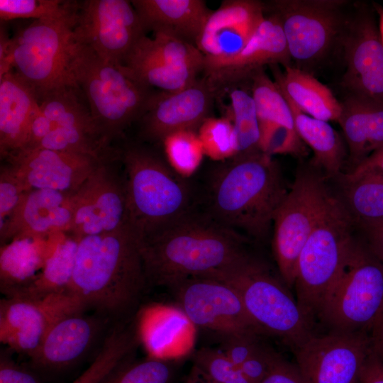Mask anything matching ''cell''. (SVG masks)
<instances>
[{
    "instance_id": "d4e9b609",
    "label": "cell",
    "mask_w": 383,
    "mask_h": 383,
    "mask_svg": "<svg viewBox=\"0 0 383 383\" xmlns=\"http://www.w3.org/2000/svg\"><path fill=\"white\" fill-rule=\"evenodd\" d=\"M65 233L23 236L1 245L0 290L4 297L16 296L34 282Z\"/></svg>"
},
{
    "instance_id": "603a6c76",
    "label": "cell",
    "mask_w": 383,
    "mask_h": 383,
    "mask_svg": "<svg viewBox=\"0 0 383 383\" xmlns=\"http://www.w3.org/2000/svg\"><path fill=\"white\" fill-rule=\"evenodd\" d=\"M264 18L262 1H223L209 16L196 43L204 62L226 59L238 53Z\"/></svg>"
},
{
    "instance_id": "ee69618b",
    "label": "cell",
    "mask_w": 383,
    "mask_h": 383,
    "mask_svg": "<svg viewBox=\"0 0 383 383\" xmlns=\"http://www.w3.org/2000/svg\"><path fill=\"white\" fill-rule=\"evenodd\" d=\"M193 366L217 383H250L240 367L220 349L198 350L193 355Z\"/></svg>"
},
{
    "instance_id": "52a82bcc",
    "label": "cell",
    "mask_w": 383,
    "mask_h": 383,
    "mask_svg": "<svg viewBox=\"0 0 383 383\" xmlns=\"http://www.w3.org/2000/svg\"><path fill=\"white\" fill-rule=\"evenodd\" d=\"M72 72L96 126L110 142L139 121L154 93L123 65L102 60L80 43Z\"/></svg>"
},
{
    "instance_id": "816d5d0a",
    "label": "cell",
    "mask_w": 383,
    "mask_h": 383,
    "mask_svg": "<svg viewBox=\"0 0 383 383\" xmlns=\"http://www.w3.org/2000/svg\"><path fill=\"white\" fill-rule=\"evenodd\" d=\"M372 353L383 362V305L368 332Z\"/></svg>"
},
{
    "instance_id": "d590c367",
    "label": "cell",
    "mask_w": 383,
    "mask_h": 383,
    "mask_svg": "<svg viewBox=\"0 0 383 383\" xmlns=\"http://www.w3.org/2000/svg\"><path fill=\"white\" fill-rule=\"evenodd\" d=\"M229 106L226 117L233 123L237 142L236 155L261 151L260 149V123L251 91L241 86L227 91ZM235 157V156H234Z\"/></svg>"
},
{
    "instance_id": "d6a6232c",
    "label": "cell",
    "mask_w": 383,
    "mask_h": 383,
    "mask_svg": "<svg viewBox=\"0 0 383 383\" xmlns=\"http://www.w3.org/2000/svg\"><path fill=\"white\" fill-rule=\"evenodd\" d=\"M127 60L155 61L172 65L194 66L203 70L204 57L194 45L172 35L154 33L152 38L144 35L124 62Z\"/></svg>"
},
{
    "instance_id": "f1b7e54d",
    "label": "cell",
    "mask_w": 383,
    "mask_h": 383,
    "mask_svg": "<svg viewBox=\"0 0 383 383\" xmlns=\"http://www.w3.org/2000/svg\"><path fill=\"white\" fill-rule=\"evenodd\" d=\"M277 65H270L274 82L299 109L316 119L338 121L341 104L329 88L310 72L291 65L282 72Z\"/></svg>"
},
{
    "instance_id": "44dd1931",
    "label": "cell",
    "mask_w": 383,
    "mask_h": 383,
    "mask_svg": "<svg viewBox=\"0 0 383 383\" xmlns=\"http://www.w3.org/2000/svg\"><path fill=\"white\" fill-rule=\"evenodd\" d=\"M81 308L67 312L50 326L38 350L30 357L31 367L59 372L79 361L90 350L109 319L89 315Z\"/></svg>"
},
{
    "instance_id": "c3c4849f",
    "label": "cell",
    "mask_w": 383,
    "mask_h": 383,
    "mask_svg": "<svg viewBox=\"0 0 383 383\" xmlns=\"http://www.w3.org/2000/svg\"><path fill=\"white\" fill-rule=\"evenodd\" d=\"M280 355L273 348L263 342L240 367L250 383H261Z\"/></svg>"
},
{
    "instance_id": "ac0fdd59",
    "label": "cell",
    "mask_w": 383,
    "mask_h": 383,
    "mask_svg": "<svg viewBox=\"0 0 383 383\" xmlns=\"http://www.w3.org/2000/svg\"><path fill=\"white\" fill-rule=\"evenodd\" d=\"M101 164L74 192L73 222L69 232L77 238L128 226L125 181Z\"/></svg>"
},
{
    "instance_id": "7dc6e473",
    "label": "cell",
    "mask_w": 383,
    "mask_h": 383,
    "mask_svg": "<svg viewBox=\"0 0 383 383\" xmlns=\"http://www.w3.org/2000/svg\"><path fill=\"white\" fill-rule=\"evenodd\" d=\"M28 191L9 165L1 167L0 173V226L10 217L20 203L23 194Z\"/></svg>"
},
{
    "instance_id": "4dcf8cb0",
    "label": "cell",
    "mask_w": 383,
    "mask_h": 383,
    "mask_svg": "<svg viewBox=\"0 0 383 383\" xmlns=\"http://www.w3.org/2000/svg\"><path fill=\"white\" fill-rule=\"evenodd\" d=\"M284 96L291 109L299 136L313 152L311 165L328 177H338L343 173L342 170L348 157L339 133L327 121L304 113Z\"/></svg>"
},
{
    "instance_id": "f907efd6",
    "label": "cell",
    "mask_w": 383,
    "mask_h": 383,
    "mask_svg": "<svg viewBox=\"0 0 383 383\" xmlns=\"http://www.w3.org/2000/svg\"><path fill=\"white\" fill-rule=\"evenodd\" d=\"M261 383H304L295 364L282 355Z\"/></svg>"
},
{
    "instance_id": "60d3db41",
    "label": "cell",
    "mask_w": 383,
    "mask_h": 383,
    "mask_svg": "<svg viewBox=\"0 0 383 383\" xmlns=\"http://www.w3.org/2000/svg\"><path fill=\"white\" fill-rule=\"evenodd\" d=\"M162 143L172 168L181 176L194 172L205 154L197 133L193 131L174 133Z\"/></svg>"
},
{
    "instance_id": "9f6ffc18",
    "label": "cell",
    "mask_w": 383,
    "mask_h": 383,
    "mask_svg": "<svg viewBox=\"0 0 383 383\" xmlns=\"http://www.w3.org/2000/svg\"><path fill=\"white\" fill-rule=\"evenodd\" d=\"M184 383H217L201 372L196 367L193 366L190 374Z\"/></svg>"
},
{
    "instance_id": "7a4b0ae2",
    "label": "cell",
    "mask_w": 383,
    "mask_h": 383,
    "mask_svg": "<svg viewBox=\"0 0 383 383\" xmlns=\"http://www.w3.org/2000/svg\"><path fill=\"white\" fill-rule=\"evenodd\" d=\"M148 287L138 238L129 225L79 238L69 291L87 310L121 321Z\"/></svg>"
},
{
    "instance_id": "1f68e13d",
    "label": "cell",
    "mask_w": 383,
    "mask_h": 383,
    "mask_svg": "<svg viewBox=\"0 0 383 383\" xmlns=\"http://www.w3.org/2000/svg\"><path fill=\"white\" fill-rule=\"evenodd\" d=\"M79 238L65 233L34 282L14 297L42 299L70 292Z\"/></svg>"
},
{
    "instance_id": "8992f818",
    "label": "cell",
    "mask_w": 383,
    "mask_h": 383,
    "mask_svg": "<svg viewBox=\"0 0 383 383\" xmlns=\"http://www.w3.org/2000/svg\"><path fill=\"white\" fill-rule=\"evenodd\" d=\"M354 228L340 201L331 193L299 255L293 287L300 309L314 328L324 298L355 239Z\"/></svg>"
},
{
    "instance_id": "f5cc1de1",
    "label": "cell",
    "mask_w": 383,
    "mask_h": 383,
    "mask_svg": "<svg viewBox=\"0 0 383 383\" xmlns=\"http://www.w3.org/2000/svg\"><path fill=\"white\" fill-rule=\"evenodd\" d=\"M359 383H383V362L372 351L365 361Z\"/></svg>"
},
{
    "instance_id": "ffe728a7",
    "label": "cell",
    "mask_w": 383,
    "mask_h": 383,
    "mask_svg": "<svg viewBox=\"0 0 383 383\" xmlns=\"http://www.w3.org/2000/svg\"><path fill=\"white\" fill-rule=\"evenodd\" d=\"M27 190L76 192L102 163L91 156L45 148L21 150L6 157Z\"/></svg>"
},
{
    "instance_id": "bcb514c9",
    "label": "cell",
    "mask_w": 383,
    "mask_h": 383,
    "mask_svg": "<svg viewBox=\"0 0 383 383\" xmlns=\"http://www.w3.org/2000/svg\"><path fill=\"white\" fill-rule=\"evenodd\" d=\"M218 334V333H217ZM264 335L253 331L220 333L221 350L236 365H240L264 342Z\"/></svg>"
},
{
    "instance_id": "db71d44e",
    "label": "cell",
    "mask_w": 383,
    "mask_h": 383,
    "mask_svg": "<svg viewBox=\"0 0 383 383\" xmlns=\"http://www.w3.org/2000/svg\"><path fill=\"white\" fill-rule=\"evenodd\" d=\"M368 172L383 173V148L372 153L353 170L346 172L357 176Z\"/></svg>"
},
{
    "instance_id": "ba28073f",
    "label": "cell",
    "mask_w": 383,
    "mask_h": 383,
    "mask_svg": "<svg viewBox=\"0 0 383 383\" xmlns=\"http://www.w3.org/2000/svg\"><path fill=\"white\" fill-rule=\"evenodd\" d=\"M383 305V263L355 239L328 291L317 323L326 333H367Z\"/></svg>"
},
{
    "instance_id": "6da1fadb",
    "label": "cell",
    "mask_w": 383,
    "mask_h": 383,
    "mask_svg": "<svg viewBox=\"0 0 383 383\" xmlns=\"http://www.w3.org/2000/svg\"><path fill=\"white\" fill-rule=\"evenodd\" d=\"M138 241L148 286L167 288L188 277H216L254 257L243 235L191 212Z\"/></svg>"
},
{
    "instance_id": "d6986e66",
    "label": "cell",
    "mask_w": 383,
    "mask_h": 383,
    "mask_svg": "<svg viewBox=\"0 0 383 383\" xmlns=\"http://www.w3.org/2000/svg\"><path fill=\"white\" fill-rule=\"evenodd\" d=\"M216 97L204 77L182 90L154 91L139 120L142 135L163 142L174 133L195 131L209 117Z\"/></svg>"
},
{
    "instance_id": "4316f807",
    "label": "cell",
    "mask_w": 383,
    "mask_h": 383,
    "mask_svg": "<svg viewBox=\"0 0 383 383\" xmlns=\"http://www.w3.org/2000/svg\"><path fill=\"white\" fill-rule=\"evenodd\" d=\"M39 110L35 90L13 70L0 76V151L6 157L20 150Z\"/></svg>"
},
{
    "instance_id": "8fae6325",
    "label": "cell",
    "mask_w": 383,
    "mask_h": 383,
    "mask_svg": "<svg viewBox=\"0 0 383 383\" xmlns=\"http://www.w3.org/2000/svg\"><path fill=\"white\" fill-rule=\"evenodd\" d=\"M320 173L312 165L299 168L273 218L274 256L289 289L294 287L299 255L331 194Z\"/></svg>"
},
{
    "instance_id": "7c38bea8",
    "label": "cell",
    "mask_w": 383,
    "mask_h": 383,
    "mask_svg": "<svg viewBox=\"0 0 383 383\" xmlns=\"http://www.w3.org/2000/svg\"><path fill=\"white\" fill-rule=\"evenodd\" d=\"M74 33L100 58L122 65L145 30L131 1L84 0L77 4Z\"/></svg>"
},
{
    "instance_id": "836d02e7",
    "label": "cell",
    "mask_w": 383,
    "mask_h": 383,
    "mask_svg": "<svg viewBox=\"0 0 383 383\" xmlns=\"http://www.w3.org/2000/svg\"><path fill=\"white\" fill-rule=\"evenodd\" d=\"M140 343L135 325H116L103 341L91 364L72 383H99L117 365L133 356Z\"/></svg>"
},
{
    "instance_id": "ab89813d",
    "label": "cell",
    "mask_w": 383,
    "mask_h": 383,
    "mask_svg": "<svg viewBox=\"0 0 383 383\" xmlns=\"http://www.w3.org/2000/svg\"><path fill=\"white\" fill-rule=\"evenodd\" d=\"M131 356L111 370L99 383H171V360L148 357L135 360Z\"/></svg>"
},
{
    "instance_id": "277c9868",
    "label": "cell",
    "mask_w": 383,
    "mask_h": 383,
    "mask_svg": "<svg viewBox=\"0 0 383 383\" xmlns=\"http://www.w3.org/2000/svg\"><path fill=\"white\" fill-rule=\"evenodd\" d=\"M76 13L34 20L11 38L1 35L0 76L13 70L35 90L39 101L60 89L78 88L72 72L79 45L74 33Z\"/></svg>"
},
{
    "instance_id": "30bf717a",
    "label": "cell",
    "mask_w": 383,
    "mask_h": 383,
    "mask_svg": "<svg viewBox=\"0 0 383 383\" xmlns=\"http://www.w3.org/2000/svg\"><path fill=\"white\" fill-rule=\"evenodd\" d=\"M345 0H274L264 11L279 21L291 60L305 71L322 61L340 39L348 18Z\"/></svg>"
},
{
    "instance_id": "3957f363",
    "label": "cell",
    "mask_w": 383,
    "mask_h": 383,
    "mask_svg": "<svg viewBox=\"0 0 383 383\" xmlns=\"http://www.w3.org/2000/svg\"><path fill=\"white\" fill-rule=\"evenodd\" d=\"M288 191L272 156L262 151L237 155L213 177L208 216L239 233L264 240Z\"/></svg>"
},
{
    "instance_id": "cb8c5ba5",
    "label": "cell",
    "mask_w": 383,
    "mask_h": 383,
    "mask_svg": "<svg viewBox=\"0 0 383 383\" xmlns=\"http://www.w3.org/2000/svg\"><path fill=\"white\" fill-rule=\"evenodd\" d=\"M135 324L148 357L171 360L186 355L193 346L195 326L178 306L146 305L138 311Z\"/></svg>"
},
{
    "instance_id": "11a10c76",
    "label": "cell",
    "mask_w": 383,
    "mask_h": 383,
    "mask_svg": "<svg viewBox=\"0 0 383 383\" xmlns=\"http://www.w3.org/2000/svg\"><path fill=\"white\" fill-rule=\"evenodd\" d=\"M367 245L371 252L383 263V223L364 231Z\"/></svg>"
},
{
    "instance_id": "9c48e42d",
    "label": "cell",
    "mask_w": 383,
    "mask_h": 383,
    "mask_svg": "<svg viewBox=\"0 0 383 383\" xmlns=\"http://www.w3.org/2000/svg\"><path fill=\"white\" fill-rule=\"evenodd\" d=\"M213 278L233 285L265 335L279 338L292 350L316 334L289 287L256 257Z\"/></svg>"
},
{
    "instance_id": "e575fe53",
    "label": "cell",
    "mask_w": 383,
    "mask_h": 383,
    "mask_svg": "<svg viewBox=\"0 0 383 383\" xmlns=\"http://www.w3.org/2000/svg\"><path fill=\"white\" fill-rule=\"evenodd\" d=\"M110 143L98 132L77 127H56L35 148L85 155L111 163L121 158V152L114 150Z\"/></svg>"
},
{
    "instance_id": "484cf974",
    "label": "cell",
    "mask_w": 383,
    "mask_h": 383,
    "mask_svg": "<svg viewBox=\"0 0 383 383\" xmlns=\"http://www.w3.org/2000/svg\"><path fill=\"white\" fill-rule=\"evenodd\" d=\"M146 30L163 33L196 46L213 11L203 0L131 1Z\"/></svg>"
},
{
    "instance_id": "83f0119b",
    "label": "cell",
    "mask_w": 383,
    "mask_h": 383,
    "mask_svg": "<svg viewBox=\"0 0 383 383\" xmlns=\"http://www.w3.org/2000/svg\"><path fill=\"white\" fill-rule=\"evenodd\" d=\"M340 104L338 123L343 132L348 149V161L353 170L383 148V104L350 94Z\"/></svg>"
},
{
    "instance_id": "e0dca14e",
    "label": "cell",
    "mask_w": 383,
    "mask_h": 383,
    "mask_svg": "<svg viewBox=\"0 0 383 383\" xmlns=\"http://www.w3.org/2000/svg\"><path fill=\"white\" fill-rule=\"evenodd\" d=\"M291 58L281 25L273 15L265 16L245 45L226 59L204 62L203 72L216 96L241 86L265 65H290Z\"/></svg>"
},
{
    "instance_id": "f35d334b",
    "label": "cell",
    "mask_w": 383,
    "mask_h": 383,
    "mask_svg": "<svg viewBox=\"0 0 383 383\" xmlns=\"http://www.w3.org/2000/svg\"><path fill=\"white\" fill-rule=\"evenodd\" d=\"M249 82L259 123L278 124L295 129L293 115L286 98L264 68L253 74Z\"/></svg>"
},
{
    "instance_id": "6f0895ef",
    "label": "cell",
    "mask_w": 383,
    "mask_h": 383,
    "mask_svg": "<svg viewBox=\"0 0 383 383\" xmlns=\"http://www.w3.org/2000/svg\"><path fill=\"white\" fill-rule=\"evenodd\" d=\"M374 9L379 16V26L378 30L380 35L381 40L383 44V7L379 4H374Z\"/></svg>"
},
{
    "instance_id": "7bdbcfd3",
    "label": "cell",
    "mask_w": 383,
    "mask_h": 383,
    "mask_svg": "<svg viewBox=\"0 0 383 383\" xmlns=\"http://www.w3.org/2000/svg\"><path fill=\"white\" fill-rule=\"evenodd\" d=\"M198 131L204 153L211 158L220 160L236 155V137L233 123L228 117L209 116Z\"/></svg>"
},
{
    "instance_id": "7402d4cb",
    "label": "cell",
    "mask_w": 383,
    "mask_h": 383,
    "mask_svg": "<svg viewBox=\"0 0 383 383\" xmlns=\"http://www.w3.org/2000/svg\"><path fill=\"white\" fill-rule=\"evenodd\" d=\"M74 211V193L50 189L28 191L0 226L1 245L23 236L69 233Z\"/></svg>"
},
{
    "instance_id": "5b68a950",
    "label": "cell",
    "mask_w": 383,
    "mask_h": 383,
    "mask_svg": "<svg viewBox=\"0 0 383 383\" xmlns=\"http://www.w3.org/2000/svg\"><path fill=\"white\" fill-rule=\"evenodd\" d=\"M124 165L128 224L138 239L191 212V192L179 174L150 151L128 145Z\"/></svg>"
},
{
    "instance_id": "4fadbf2b",
    "label": "cell",
    "mask_w": 383,
    "mask_h": 383,
    "mask_svg": "<svg viewBox=\"0 0 383 383\" xmlns=\"http://www.w3.org/2000/svg\"><path fill=\"white\" fill-rule=\"evenodd\" d=\"M167 288L195 327L218 334L253 331L265 335L249 316L238 290L226 281L192 277Z\"/></svg>"
},
{
    "instance_id": "b9f144b4",
    "label": "cell",
    "mask_w": 383,
    "mask_h": 383,
    "mask_svg": "<svg viewBox=\"0 0 383 383\" xmlns=\"http://www.w3.org/2000/svg\"><path fill=\"white\" fill-rule=\"evenodd\" d=\"M77 3L59 0H0L1 21L62 18L77 10Z\"/></svg>"
},
{
    "instance_id": "5bb4252c",
    "label": "cell",
    "mask_w": 383,
    "mask_h": 383,
    "mask_svg": "<svg viewBox=\"0 0 383 383\" xmlns=\"http://www.w3.org/2000/svg\"><path fill=\"white\" fill-rule=\"evenodd\" d=\"M293 351L304 383H359L371 349L367 333H324Z\"/></svg>"
},
{
    "instance_id": "8d00e7d4",
    "label": "cell",
    "mask_w": 383,
    "mask_h": 383,
    "mask_svg": "<svg viewBox=\"0 0 383 383\" xmlns=\"http://www.w3.org/2000/svg\"><path fill=\"white\" fill-rule=\"evenodd\" d=\"M79 90V88L65 87L46 94L39 101L40 111L55 128L77 127L103 135L91 116L89 106L80 99Z\"/></svg>"
},
{
    "instance_id": "f546056e",
    "label": "cell",
    "mask_w": 383,
    "mask_h": 383,
    "mask_svg": "<svg viewBox=\"0 0 383 383\" xmlns=\"http://www.w3.org/2000/svg\"><path fill=\"white\" fill-rule=\"evenodd\" d=\"M338 200L355 228L366 231L383 223V174L368 172L357 176L341 173Z\"/></svg>"
},
{
    "instance_id": "f6af8a7d",
    "label": "cell",
    "mask_w": 383,
    "mask_h": 383,
    "mask_svg": "<svg viewBox=\"0 0 383 383\" xmlns=\"http://www.w3.org/2000/svg\"><path fill=\"white\" fill-rule=\"evenodd\" d=\"M260 149L272 156L275 154H289L296 157L306 153L305 143L295 129L273 123H260Z\"/></svg>"
},
{
    "instance_id": "2e32d148",
    "label": "cell",
    "mask_w": 383,
    "mask_h": 383,
    "mask_svg": "<svg viewBox=\"0 0 383 383\" xmlns=\"http://www.w3.org/2000/svg\"><path fill=\"white\" fill-rule=\"evenodd\" d=\"M81 308L85 309L70 292L42 299L4 297L0 301V341L30 358L57 318Z\"/></svg>"
},
{
    "instance_id": "9a60e30c",
    "label": "cell",
    "mask_w": 383,
    "mask_h": 383,
    "mask_svg": "<svg viewBox=\"0 0 383 383\" xmlns=\"http://www.w3.org/2000/svg\"><path fill=\"white\" fill-rule=\"evenodd\" d=\"M340 43L346 65L340 84L347 94L383 104V44L367 8L347 19Z\"/></svg>"
},
{
    "instance_id": "681fc988",
    "label": "cell",
    "mask_w": 383,
    "mask_h": 383,
    "mask_svg": "<svg viewBox=\"0 0 383 383\" xmlns=\"http://www.w3.org/2000/svg\"><path fill=\"white\" fill-rule=\"evenodd\" d=\"M8 348L0 353V383H43L32 370L17 363Z\"/></svg>"
},
{
    "instance_id": "74e56055",
    "label": "cell",
    "mask_w": 383,
    "mask_h": 383,
    "mask_svg": "<svg viewBox=\"0 0 383 383\" xmlns=\"http://www.w3.org/2000/svg\"><path fill=\"white\" fill-rule=\"evenodd\" d=\"M138 82L149 88L176 91L192 84L203 70L194 66H177L155 61L127 60L122 65Z\"/></svg>"
}]
</instances>
